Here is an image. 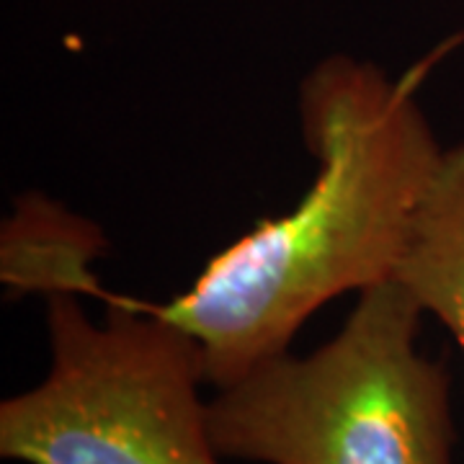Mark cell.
Instances as JSON below:
<instances>
[{"instance_id": "6da1fadb", "label": "cell", "mask_w": 464, "mask_h": 464, "mask_svg": "<svg viewBox=\"0 0 464 464\" xmlns=\"http://www.w3.org/2000/svg\"><path fill=\"white\" fill-rule=\"evenodd\" d=\"M418 75L331 54L297 91L315 179L297 207L215 253L158 310L188 333L207 384L230 387L289 351L320 307L395 282L413 217L441 158Z\"/></svg>"}, {"instance_id": "7a4b0ae2", "label": "cell", "mask_w": 464, "mask_h": 464, "mask_svg": "<svg viewBox=\"0 0 464 464\" xmlns=\"http://www.w3.org/2000/svg\"><path fill=\"white\" fill-rule=\"evenodd\" d=\"M420 320L398 282L362 292L331 341L217 390V451L256 464H454L451 377L418 348Z\"/></svg>"}, {"instance_id": "3957f363", "label": "cell", "mask_w": 464, "mask_h": 464, "mask_svg": "<svg viewBox=\"0 0 464 464\" xmlns=\"http://www.w3.org/2000/svg\"><path fill=\"white\" fill-rule=\"evenodd\" d=\"M50 369L0 402V457L24 464H222L197 341L158 304L44 299Z\"/></svg>"}, {"instance_id": "277c9868", "label": "cell", "mask_w": 464, "mask_h": 464, "mask_svg": "<svg viewBox=\"0 0 464 464\" xmlns=\"http://www.w3.org/2000/svg\"><path fill=\"white\" fill-rule=\"evenodd\" d=\"M395 282L464 353V140L441 150L415 209Z\"/></svg>"}, {"instance_id": "5b68a950", "label": "cell", "mask_w": 464, "mask_h": 464, "mask_svg": "<svg viewBox=\"0 0 464 464\" xmlns=\"http://www.w3.org/2000/svg\"><path fill=\"white\" fill-rule=\"evenodd\" d=\"M106 248L101 230L83 217L42 194L16 199L14 215L3 222L0 279L11 297L39 295H103L93 276V264Z\"/></svg>"}]
</instances>
